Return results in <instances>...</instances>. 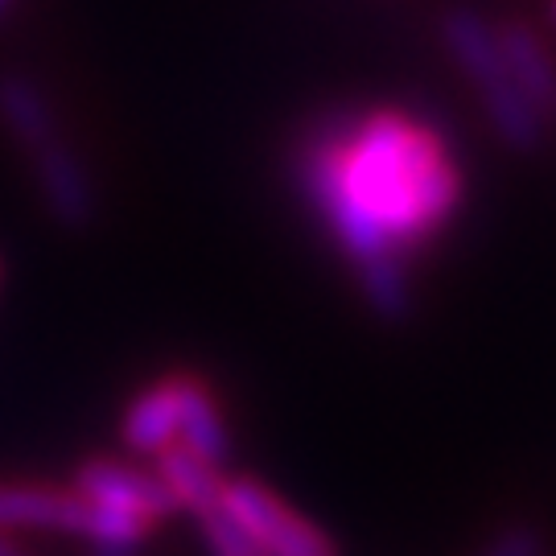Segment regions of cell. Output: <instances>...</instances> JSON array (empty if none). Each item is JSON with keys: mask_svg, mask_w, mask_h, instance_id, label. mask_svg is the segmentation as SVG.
<instances>
[{"mask_svg": "<svg viewBox=\"0 0 556 556\" xmlns=\"http://www.w3.org/2000/svg\"><path fill=\"white\" fill-rule=\"evenodd\" d=\"M301 186L355 268L433 239L462 202V174L438 128L404 112L326 124L301 153Z\"/></svg>", "mask_w": 556, "mask_h": 556, "instance_id": "1", "label": "cell"}, {"mask_svg": "<svg viewBox=\"0 0 556 556\" xmlns=\"http://www.w3.org/2000/svg\"><path fill=\"white\" fill-rule=\"evenodd\" d=\"M445 41L454 50L457 66L478 87V96L486 103V116H491V128L498 132V140L507 149L532 153L540 144V137H544V119L528 108V100L519 96L511 75H507L495 41V25H486L475 9H454V13H445Z\"/></svg>", "mask_w": 556, "mask_h": 556, "instance_id": "2", "label": "cell"}, {"mask_svg": "<svg viewBox=\"0 0 556 556\" xmlns=\"http://www.w3.org/2000/svg\"><path fill=\"white\" fill-rule=\"evenodd\" d=\"M478 556H544V536L528 523H511L498 536L486 540V548Z\"/></svg>", "mask_w": 556, "mask_h": 556, "instance_id": "14", "label": "cell"}, {"mask_svg": "<svg viewBox=\"0 0 556 556\" xmlns=\"http://www.w3.org/2000/svg\"><path fill=\"white\" fill-rule=\"evenodd\" d=\"M194 523H199V532H202L206 556H260L256 540L248 536L236 519L223 511V503L211 507V511H202V516H194Z\"/></svg>", "mask_w": 556, "mask_h": 556, "instance_id": "13", "label": "cell"}, {"mask_svg": "<svg viewBox=\"0 0 556 556\" xmlns=\"http://www.w3.org/2000/svg\"><path fill=\"white\" fill-rule=\"evenodd\" d=\"M178 445L190 450L194 457H202V462H211V466H223L227 454H231V429L223 420L219 400L206 388V379L199 376H194V388H190V400H186Z\"/></svg>", "mask_w": 556, "mask_h": 556, "instance_id": "11", "label": "cell"}, {"mask_svg": "<svg viewBox=\"0 0 556 556\" xmlns=\"http://www.w3.org/2000/svg\"><path fill=\"white\" fill-rule=\"evenodd\" d=\"M0 556H29V553H25L17 540L9 536V532H0Z\"/></svg>", "mask_w": 556, "mask_h": 556, "instance_id": "15", "label": "cell"}, {"mask_svg": "<svg viewBox=\"0 0 556 556\" xmlns=\"http://www.w3.org/2000/svg\"><path fill=\"white\" fill-rule=\"evenodd\" d=\"M34 178H38V194L50 211V219L66 227V231H83L96 219V186L91 174L79 161V153L66 140H50L38 153H29Z\"/></svg>", "mask_w": 556, "mask_h": 556, "instance_id": "7", "label": "cell"}, {"mask_svg": "<svg viewBox=\"0 0 556 556\" xmlns=\"http://www.w3.org/2000/svg\"><path fill=\"white\" fill-rule=\"evenodd\" d=\"M553 21H556V0H553Z\"/></svg>", "mask_w": 556, "mask_h": 556, "instance_id": "18", "label": "cell"}, {"mask_svg": "<svg viewBox=\"0 0 556 556\" xmlns=\"http://www.w3.org/2000/svg\"><path fill=\"white\" fill-rule=\"evenodd\" d=\"M358 289L376 318L404 321L413 314V285H408V268L400 260H379V264L358 268Z\"/></svg>", "mask_w": 556, "mask_h": 556, "instance_id": "12", "label": "cell"}, {"mask_svg": "<svg viewBox=\"0 0 556 556\" xmlns=\"http://www.w3.org/2000/svg\"><path fill=\"white\" fill-rule=\"evenodd\" d=\"M153 475L169 491L174 507L186 511V516H202V511H211V507L223 503V482H227L223 470L194 457L190 450H181V445H169V450H161L153 457Z\"/></svg>", "mask_w": 556, "mask_h": 556, "instance_id": "10", "label": "cell"}, {"mask_svg": "<svg viewBox=\"0 0 556 556\" xmlns=\"http://www.w3.org/2000/svg\"><path fill=\"white\" fill-rule=\"evenodd\" d=\"M0 532H62L108 548H140L157 528L119 511H103L75 491L38 482H0Z\"/></svg>", "mask_w": 556, "mask_h": 556, "instance_id": "3", "label": "cell"}, {"mask_svg": "<svg viewBox=\"0 0 556 556\" xmlns=\"http://www.w3.org/2000/svg\"><path fill=\"white\" fill-rule=\"evenodd\" d=\"M194 376H161L157 383L140 388L128 400L124 420H119V438L124 445L140 457H157L161 450L178 445L181 438V417H186V400H190Z\"/></svg>", "mask_w": 556, "mask_h": 556, "instance_id": "6", "label": "cell"}, {"mask_svg": "<svg viewBox=\"0 0 556 556\" xmlns=\"http://www.w3.org/2000/svg\"><path fill=\"white\" fill-rule=\"evenodd\" d=\"M91 556H137V548H108V544H96Z\"/></svg>", "mask_w": 556, "mask_h": 556, "instance_id": "16", "label": "cell"}, {"mask_svg": "<svg viewBox=\"0 0 556 556\" xmlns=\"http://www.w3.org/2000/svg\"><path fill=\"white\" fill-rule=\"evenodd\" d=\"M223 511L256 540L260 556H338L334 536L321 532L314 519L301 516L277 491H268L260 478H227Z\"/></svg>", "mask_w": 556, "mask_h": 556, "instance_id": "4", "label": "cell"}, {"mask_svg": "<svg viewBox=\"0 0 556 556\" xmlns=\"http://www.w3.org/2000/svg\"><path fill=\"white\" fill-rule=\"evenodd\" d=\"M498 54H503V66L516 83V91L528 100V108L536 112L540 119L556 116V62L548 59L544 41L536 38V29H528L523 21H507L495 29Z\"/></svg>", "mask_w": 556, "mask_h": 556, "instance_id": "8", "label": "cell"}, {"mask_svg": "<svg viewBox=\"0 0 556 556\" xmlns=\"http://www.w3.org/2000/svg\"><path fill=\"white\" fill-rule=\"evenodd\" d=\"M75 495L87 503H96L103 511H119L132 516L149 528H161L169 516H178L169 491L161 486V478L153 470H140L116 457H91L75 470Z\"/></svg>", "mask_w": 556, "mask_h": 556, "instance_id": "5", "label": "cell"}, {"mask_svg": "<svg viewBox=\"0 0 556 556\" xmlns=\"http://www.w3.org/2000/svg\"><path fill=\"white\" fill-rule=\"evenodd\" d=\"M9 9H13V0H0V17H4V13H9Z\"/></svg>", "mask_w": 556, "mask_h": 556, "instance_id": "17", "label": "cell"}, {"mask_svg": "<svg viewBox=\"0 0 556 556\" xmlns=\"http://www.w3.org/2000/svg\"><path fill=\"white\" fill-rule=\"evenodd\" d=\"M0 124H4V132L25 149V157L38 153L41 144H50V140L62 137L59 119L50 112L41 87L29 79V75H17V71H4V75H0Z\"/></svg>", "mask_w": 556, "mask_h": 556, "instance_id": "9", "label": "cell"}]
</instances>
